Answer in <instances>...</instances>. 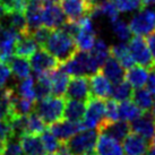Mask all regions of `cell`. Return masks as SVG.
Returning <instances> with one entry per match:
<instances>
[{
	"label": "cell",
	"instance_id": "obj_25",
	"mask_svg": "<svg viewBox=\"0 0 155 155\" xmlns=\"http://www.w3.org/2000/svg\"><path fill=\"white\" fill-rule=\"evenodd\" d=\"M148 76V69L142 66H131L125 71V79L133 86V88H142L145 86Z\"/></svg>",
	"mask_w": 155,
	"mask_h": 155
},
{
	"label": "cell",
	"instance_id": "obj_16",
	"mask_svg": "<svg viewBox=\"0 0 155 155\" xmlns=\"http://www.w3.org/2000/svg\"><path fill=\"white\" fill-rule=\"evenodd\" d=\"M122 148L127 155H145L150 148V142L136 133H129L122 140Z\"/></svg>",
	"mask_w": 155,
	"mask_h": 155
},
{
	"label": "cell",
	"instance_id": "obj_44",
	"mask_svg": "<svg viewBox=\"0 0 155 155\" xmlns=\"http://www.w3.org/2000/svg\"><path fill=\"white\" fill-rule=\"evenodd\" d=\"M146 90L155 97V67L148 70V76L146 81Z\"/></svg>",
	"mask_w": 155,
	"mask_h": 155
},
{
	"label": "cell",
	"instance_id": "obj_10",
	"mask_svg": "<svg viewBox=\"0 0 155 155\" xmlns=\"http://www.w3.org/2000/svg\"><path fill=\"white\" fill-rule=\"evenodd\" d=\"M78 25L79 28L77 35L75 36V42L77 44L78 50L90 51L96 40V32L93 21L90 16H86L78 21Z\"/></svg>",
	"mask_w": 155,
	"mask_h": 155
},
{
	"label": "cell",
	"instance_id": "obj_51",
	"mask_svg": "<svg viewBox=\"0 0 155 155\" xmlns=\"http://www.w3.org/2000/svg\"><path fill=\"white\" fill-rule=\"evenodd\" d=\"M4 14H5L4 9L0 7V22H1V18H2V16H4Z\"/></svg>",
	"mask_w": 155,
	"mask_h": 155
},
{
	"label": "cell",
	"instance_id": "obj_20",
	"mask_svg": "<svg viewBox=\"0 0 155 155\" xmlns=\"http://www.w3.org/2000/svg\"><path fill=\"white\" fill-rule=\"evenodd\" d=\"M100 70L112 84L125 79V68L112 56H109L107 58V60L104 61L103 65L101 66Z\"/></svg>",
	"mask_w": 155,
	"mask_h": 155
},
{
	"label": "cell",
	"instance_id": "obj_5",
	"mask_svg": "<svg viewBox=\"0 0 155 155\" xmlns=\"http://www.w3.org/2000/svg\"><path fill=\"white\" fill-rule=\"evenodd\" d=\"M128 42L129 43L127 45H128L130 54L133 57L134 62H136L137 65L142 67H145L148 70L154 68L155 62L152 58L146 40L140 35H135V36H131V39Z\"/></svg>",
	"mask_w": 155,
	"mask_h": 155
},
{
	"label": "cell",
	"instance_id": "obj_53",
	"mask_svg": "<svg viewBox=\"0 0 155 155\" xmlns=\"http://www.w3.org/2000/svg\"><path fill=\"white\" fill-rule=\"evenodd\" d=\"M45 155H56L54 153H49V154H45Z\"/></svg>",
	"mask_w": 155,
	"mask_h": 155
},
{
	"label": "cell",
	"instance_id": "obj_52",
	"mask_svg": "<svg viewBox=\"0 0 155 155\" xmlns=\"http://www.w3.org/2000/svg\"><path fill=\"white\" fill-rule=\"evenodd\" d=\"M44 2H59L60 0H43Z\"/></svg>",
	"mask_w": 155,
	"mask_h": 155
},
{
	"label": "cell",
	"instance_id": "obj_27",
	"mask_svg": "<svg viewBox=\"0 0 155 155\" xmlns=\"http://www.w3.org/2000/svg\"><path fill=\"white\" fill-rule=\"evenodd\" d=\"M110 56H112L116 60L119 61V64L125 69L130 68L135 64L133 60V57L129 52L128 45L125 42H120L118 44L111 45L110 47Z\"/></svg>",
	"mask_w": 155,
	"mask_h": 155
},
{
	"label": "cell",
	"instance_id": "obj_21",
	"mask_svg": "<svg viewBox=\"0 0 155 155\" xmlns=\"http://www.w3.org/2000/svg\"><path fill=\"white\" fill-rule=\"evenodd\" d=\"M39 48V44L35 42L30 33H21L15 44L14 54L28 59Z\"/></svg>",
	"mask_w": 155,
	"mask_h": 155
},
{
	"label": "cell",
	"instance_id": "obj_31",
	"mask_svg": "<svg viewBox=\"0 0 155 155\" xmlns=\"http://www.w3.org/2000/svg\"><path fill=\"white\" fill-rule=\"evenodd\" d=\"M133 93V86L126 79H122L120 82L114 83L112 85L111 99L116 100L117 102H122V101L131 99Z\"/></svg>",
	"mask_w": 155,
	"mask_h": 155
},
{
	"label": "cell",
	"instance_id": "obj_33",
	"mask_svg": "<svg viewBox=\"0 0 155 155\" xmlns=\"http://www.w3.org/2000/svg\"><path fill=\"white\" fill-rule=\"evenodd\" d=\"M153 95L146 90V88H137L134 91L133 93V102L138 108L140 109L143 112H148L151 110L152 103H153Z\"/></svg>",
	"mask_w": 155,
	"mask_h": 155
},
{
	"label": "cell",
	"instance_id": "obj_23",
	"mask_svg": "<svg viewBox=\"0 0 155 155\" xmlns=\"http://www.w3.org/2000/svg\"><path fill=\"white\" fill-rule=\"evenodd\" d=\"M130 124L128 121L125 120H118L113 122H109L107 125H104L102 128L99 129V134L103 133L107 134L112 138L117 139L118 142H122L124 138L130 133Z\"/></svg>",
	"mask_w": 155,
	"mask_h": 155
},
{
	"label": "cell",
	"instance_id": "obj_46",
	"mask_svg": "<svg viewBox=\"0 0 155 155\" xmlns=\"http://www.w3.org/2000/svg\"><path fill=\"white\" fill-rule=\"evenodd\" d=\"M54 153H56V155H73V153L70 152V150L67 146L66 142H60V145Z\"/></svg>",
	"mask_w": 155,
	"mask_h": 155
},
{
	"label": "cell",
	"instance_id": "obj_50",
	"mask_svg": "<svg viewBox=\"0 0 155 155\" xmlns=\"http://www.w3.org/2000/svg\"><path fill=\"white\" fill-rule=\"evenodd\" d=\"M150 145H151V146H153V147H155V134L153 135V137H152L151 143H150Z\"/></svg>",
	"mask_w": 155,
	"mask_h": 155
},
{
	"label": "cell",
	"instance_id": "obj_36",
	"mask_svg": "<svg viewBox=\"0 0 155 155\" xmlns=\"http://www.w3.org/2000/svg\"><path fill=\"white\" fill-rule=\"evenodd\" d=\"M119 13H131L144 8L143 0H111Z\"/></svg>",
	"mask_w": 155,
	"mask_h": 155
},
{
	"label": "cell",
	"instance_id": "obj_34",
	"mask_svg": "<svg viewBox=\"0 0 155 155\" xmlns=\"http://www.w3.org/2000/svg\"><path fill=\"white\" fill-rule=\"evenodd\" d=\"M15 92L18 95H21L23 97L35 101V87H34V78L32 76L19 79V82L16 84V86L14 87Z\"/></svg>",
	"mask_w": 155,
	"mask_h": 155
},
{
	"label": "cell",
	"instance_id": "obj_3",
	"mask_svg": "<svg viewBox=\"0 0 155 155\" xmlns=\"http://www.w3.org/2000/svg\"><path fill=\"white\" fill-rule=\"evenodd\" d=\"M62 70L71 76H91L99 71L100 67L90 52L78 50L68 61L62 64Z\"/></svg>",
	"mask_w": 155,
	"mask_h": 155
},
{
	"label": "cell",
	"instance_id": "obj_42",
	"mask_svg": "<svg viewBox=\"0 0 155 155\" xmlns=\"http://www.w3.org/2000/svg\"><path fill=\"white\" fill-rule=\"evenodd\" d=\"M0 155H24L22 147H21V144H19V140L12 138L6 144L4 151Z\"/></svg>",
	"mask_w": 155,
	"mask_h": 155
},
{
	"label": "cell",
	"instance_id": "obj_13",
	"mask_svg": "<svg viewBox=\"0 0 155 155\" xmlns=\"http://www.w3.org/2000/svg\"><path fill=\"white\" fill-rule=\"evenodd\" d=\"M67 21L65 14L57 2H44L42 8V26L57 30Z\"/></svg>",
	"mask_w": 155,
	"mask_h": 155
},
{
	"label": "cell",
	"instance_id": "obj_29",
	"mask_svg": "<svg viewBox=\"0 0 155 155\" xmlns=\"http://www.w3.org/2000/svg\"><path fill=\"white\" fill-rule=\"evenodd\" d=\"M51 73V71H50ZM50 73L35 75L36 82H34L35 87V101L42 100L51 95V82H50Z\"/></svg>",
	"mask_w": 155,
	"mask_h": 155
},
{
	"label": "cell",
	"instance_id": "obj_26",
	"mask_svg": "<svg viewBox=\"0 0 155 155\" xmlns=\"http://www.w3.org/2000/svg\"><path fill=\"white\" fill-rule=\"evenodd\" d=\"M7 64L10 67L13 76L16 79H18V81L31 75L32 68H31V65H30V60L27 58H23V57H18L14 54L9 59V61Z\"/></svg>",
	"mask_w": 155,
	"mask_h": 155
},
{
	"label": "cell",
	"instance_id": "obj_39",
	"mask_svg": "<svg viewBox=\"0 0 155 155\" xmlns=\"http://www.w3.org/2000/svg\"><path fill=\"white\" fill-rule=\"evenodd\" d=\"M13 138L12 128L9 125V121L7 119L0 120V154L4 151L6 144Z\"/></svg>",
	"mask_w": 155,
	"mask_h": 155
},
{
	"label": "cell",
	"instance_id": "obj_32",
	"mask_svg": "<svg viewBox=\"0 0 155 155\" xmlns=\"http://www.w3.org/2000/svg\"><path fill=\"white\" fill-rule=\"evenodd\" d=\"M45 129L47 124L35 111H32L26 116V134L41 135Z\"/></svg>",
	"mask_w": 155,
	"mask_h": 155
},
{
	"label": "cell",
	"instance_id": "obj_24",
	"mask_svg": "<svg viewBox=\"0 0 155 155\" xmlns=\"http://www.w3.org/2000/svg\"><path fill=\"white\" fill-rule=\"evenodd\" d=\"M85 110H86V102L67 99L64 109V119L75 122L82 121L85 114Z\"/></svg>",
	"mask_w": 155,
	"mask_h": 155
},
{
	"label": "cell",
	"instance_id": "obj_18",
	"mask_svg": "<svg viewBox=\"0 0 155 155\" xmlns=\"http://www.w3.org/2000/svg\"><path fill=\"white\" fill-rule=\"evenodd\" d=\"M95 155H124L120 142L107 134L100 133L95 145Z\"/></svg>",
	"mask_w": 155,
	"mask_h": 155
},
{
	"label": "cell",
	"instance_id": "obj_19",
	"mask_svg": "<svg viewBox=\"0 0 155 155\" xmlns=\"http://www.w3.org/2000/svg\"><path fill=\"white\" fill-rule=\"evenodd\" d=\"M24 155H45V148L39 135L26 134L18 139Z\"/></svg>",
	"mask_w": 155,
	"mask_h": 155
},
{
	"label": "cell",
	"instance_id": "obj_28",
	"mask_svg": "<svg viewBox=\"0 0 155 155\" xmlns=\"http://www.w3.org/2000/svg\"><path fill=\"white\" fill-rule=\"evenodd\" d=\"M118 112H119V119L128 121V122L137 119L138 117H140L144 113L130 100H126V101L118 103Z\"/></svg>",
	"mask_w": 155,
	"mask_h": 155
},
{
	"label": "cell",
	"instance_id": "obj_8",
	"mask_svg": "<svg viewBox=\"0 0 155 155\" xmlns=\"http://www.w3.org/2000/svg\"><path fill=\"white\" fill-rule=\"evenodd\" d=\"M60 7L67 21L78 22L83 17L90 16L95 6L91 0H60Z\"/></svg>",
	"mask_w": 155,
	"mask_h": 155
},
{
	"label": "cell",
	"instance_id": "obj_1",
	"mask_svg": "<svg viewBox=\"0 0 155 155\" xmlns=\"http://www.w3.org/2000/svg\"><path fill=\"white\" fill-rule=\"evenodd\" d=\"M42 48L51 53L60 65L68 61L78 51L75 39L60 28L52 30L50 32V35Z\"/></svg>",
	"mask_w": 155,
	"mask_h": 155
},
{
	"label": "cell",
	"instance_id": "obj_6",
	"mask_svg": "<svg viewBox=\"0 0 155 155\" xmlns=\"http://www.w3.org/2000/svg\"><path fill=\"white\" fill-rule=\"evenodd\" d=\"M131 33L135 35L146 36L155 31V10L151 8H142L134 15L129 22Z\"/></svg>",
	"mask_w": 155,
	"mask_h": 155
},
{
	"label": "cell",
	"instance_id": "obj_11",
	"mask_svg": "<svg viewBox=\"0 0 155 155\" xmlns=\"http://www.w3.org/2000/svg\"><path fill=\"white\" fill-rule=\"evenodd\" d=\"M65 95L67 99L87 102L92 97L87 76H74L69 79Z\"/></svg>",
	"mask_w": 155,
	"mask_h": 155
},
{
	"label": "cell",
	"instance_id": "obj_22",
	"mask_svg": "<svg viewBox=\"0 0 155 155\" xmlns=\"http://www.w3.org/2000/svg\"><path fill=\"white\" fill-rule=\"evenodd\" d=\"M50 82H51V94L54 96H65L66 90L68 86L69 75L62 68L58 67L50 73Z\"/></svg>",
	"mask_w": 155,
	"mask_h": 155
},
{
	"label": "cell",
	"instance_id": "obj_40",
	"mask_svg": "<svg viewBox=\"0 0 155 155\" xmlns=\"http://www.w3.org/2000/svg\"><path fill=\"white\" fill-rule=\"evenodd\" d=\"M0 7L5 13L9 12H21L24 13L25 0H0Z\"/></svg>",
	"mask_w": 155,
	"mask_h": 155
},
{
	"label": "cell",
	"instance_id": "obj_49",
	"mask_svg": "<svg viewBox=\"0 0 155 155\" xmlns=\"http://www.w3.org/2000/svg\"><path fill=\"white\" fill-rule=\"evenodd\" d=\"M91 1H92V4L94 5V6H97V5H101L102 2L107 1V0H91Z\"/></svg>",
	"mask_w": 155,
	"mask_h": 155
},
{
	"label": "cell",
	"instance_id": "obj_54",
	"mask_svg": "<svg viewBox=\"0 0 155 155\" xmlns=\"http://www.w3.org/2000/svg\"><path fill=\"white\" fill-rule=\"evenodd\" d=\"M93 155H95V154H93Z\"/></svg>",
	"mask_w": 155,
	"mask_h": 155
},
{
	"label": "cell",
	"instance_id": "obj_15",
	"mask_svg": "<svg viewBox=\"0 0 155 155\" xmlns=\"http://www.w3.org/2000/svg\"><path fill=\"white\" fill-rule=\"evenodd\" d=\"M88 82H90V90L92 96L102 100L110 99L112 91V83L104 76L101 70L91 75Z\"/></svg>",
	"mask_w": 155,
	"mask_h": 155
},
{
	"label": "cell",
	"instance_id": "obj_45",
	"mask_svg": "<svg viewBox=\"0 0 155 155\" xmlns=\"http://www.w3.org/2000/svg\"><path fill=\"white\" fill-rule=\"evenodd\" d=\"M147 45L150 49V52L152 54V58L155 62V31H153L151 34L147 35Z\"/></svg>",
	"mask_w": 155,
	"mask_h": 155
},
{
	"label": "cell",
	"instance_id": "obj_43",
	"mask_svg": "<svg viewBox=\"0 0 155 155\" xmlns=\"http://www.w3.org/2000/svg\"><path fill=\"white\" fill-rule=\"evenodd\" d=\"M13 76L10 67L7 62L0 60V88L6 87V84L8 83L10 77Z\"/></svg>",
	"mask_w": 155,
	"mask_h": 155
},
{
	"label": "cell",
	"instance_id": "obj_7",
	"mask_svg": "<svg viewBox=\"0 0 155 155\" xmlns=\"http://www.w3.org/2000/svg\"><path fill=\"white\" fill-rule=\"evenodd\" d=\"M105 120V100L92 96L86 102V110L83 118L85 128L97 129Z\"/></svg>",
	"mask_w": 155,
	"mask_h": 155
},
{
	"label": "cell",
	"instance_id": "obj_17",
	"mask_svg": "<svg viewBox=\"0 0 155 155\" xmlns=\"http://www.w3.org/2000/svg\"><path fill=\"white\" fill-rule=\"evenodd\" d=\"M130 130L146 138L147 140H151L155 134V119L150 111L144 112L137 119L130 121Z\"/></svg>",
	"mask_w": 155,
	"mask_h": 155
},
{
	"label": "cell",
	"instance_id": "obj_9",
	"mask_svg": "<svg viewBox=\"0 0 155 155\" xmlns=\"http://www.w3.org/2000/svg\"><path fill=\"white\" fill-rule=\"evenodd\" d=\"M28 59H30L31 68L35 73V75L50 73L58 67H60V64L56 58L41 47Z\"/></svg>",
	"mask_w": 155,
	"mask_h": 155
},
{
	"label": "cell",
	"instance_id": "obj_12",
	"mask_svg": "<svg viewBox=\"0 0 155 155\" xmlns=\"http://www.w3.org/2000/svg\"><path fill=\"white\" fill-rule=\"evenodd\" d=\"M21 33L12 27L0 25V60L8 62L14 56L15 44Z\"/></svg>",
	"mask_w": 155,
	"mask_h": 155
},
{
	"label": "cell",
	"instance_id": "obj_48",
	"mask_svg": "<svg viewBox=\"0 0 155 155\" xmlns=\"http://www.w3.org/2000/svg\"><path fill=\"white\" fill-rule=\"evenodd\" d=\"M151 113L152 116H153V118L155 119V100H153V103H152V107H151Z\"/></svg>",
	"mask_w": 155,
	"mask_h": 155
},
{
	"label": "cell",
	"instance_id": "obj_2",
	"mask_svg": "<svg viewBox=\"0 0 155 155\" xmlns=\"http://www.w3.org/2000/svg\"><path fill=\"white\" fill-rule=\"evenodd\" d=\"M65 102L62 96L49 95L42 100L35 101L34 111L43 119L47 125H51L64 118Z\"/></svg>",
	"mask_w": 155,
	"mask_h": 155
},
{
	"label": "cell",
	"instance_id": "obj_41",
	"mask_svg": "<svg viewBox=\"0 0 155 155\" xmlns=\"http://www.w3.org/2000/svg\"><path fill=\"white\" fill-rule=\"evenodd\" d=\"M51 31L52 30H49L45 26H40L39 28L34 30L32 33H30V34L32 35V38L35 40V42L39 44V47L42 48L44 45V43H45V41L48 40V38H49Z\"/></svg>",
	"mask_w": 155,
	"mask_h": 155
},
{
	"label": "cell",
	"instance_id": "obj_35",
	"mask_svg": "<svg viewBox=\"0 0 155 155\" xmlns=\"http://www.w3.org/2000/svg\"><path fill=\"white\" fill-rule=\"evenodd\" d=\"M112 26V32L116 35L118 39L120 40V42H128L131 39V31H130L129 25L125 23L124 21H121L120 18H118L116 21H113L111 23Z\"/></svg>",
	"mask_w": 155,
	"mask_h": 155
},
{
	"label": "cell",
	"instance_id": "obj_4",
	"mask_svg": "<svg viewBox=\"0 0 155 155\" xmlns=\"http://www.w3.org/2000/svg\"><path fill=\"white\" fill-rule=\"evenodd\" d=\"M99 131L95 128H84L66 142L73 155H93L95 153Z\"/></svg>",
	"mask_w": 155,
	"mask_h": 155
},
{
	"label": "cell",
	"instance_id": "obj_47",
	"mask_svg": "<svg viewBox=\"0 0 155 155\" xmlns=\"http://www.w3.org/2000/svg\"><path fill=\"white\" fill-rule=\"evenodd\" d=\"M143 6H144V7L155 6V0H143Z\"/></svg>",
	"mask_w": 155,
	"mask_h": 155
},
{
	"label": "cell",
	"instance_id": "obj_14",
	"mask_svg": "<svg viewBox=\"0 0 155 155\" xmlns=\"http://www.w3.org/2000/svg\"><path fill=\"white\" fill-rule=\"evenodd\" d=\"M84 128L85 127H84L82 121L75 122V121H69L62 118L60 120L49 125L48 129L59 139V142H67L71 136L83 130Z\"/></svg>",
	"mask_w": 155,
	"mask_h": 155
},
{
	"label": "cell",
	"instance_id": "obj_38",
	"mask_svg": "<svg viewBox=\"0 0 155 155\" xmlns=\"http://www.w3.org/2000/svg\"><path fill=\"white\" fill-rule=\"evenodd\" d=\"M41 135H42V136H41V140L43 143L45 152H48V153H54V152L57 151V148L59 147V145H60L59 139H58L50 130L48 129V128L44 130Z\"/></svg>",
	"mask_w": 155,
	"mask_h": 155
},
{
	"label": "cell",
	"instance_id": "obj_30",
	"mask_svg": "<svg viewBox=\"0 0 155 155\" xmlns=\"http://www.w3.org/2000/svg\"><path fill=\"white\" fill-rule=\"evenodd\" d=\"M90 54L92 56V58L95 60V62L99 65L100 69H101V66L103 65V62L107 60V58L110 56V47L105 43V41L102 39H97L95 40L93 47L91 49Z\"/></svg>",
	"mask_w": 155,
	"mask_h": 155
},
{
	"label": "cell",
	"instance_id": "obj_37",
	"mask_svg": "<svg viewBox=\"0 0 155 155\" xmlns=\"http://www.w3.org/2000/svg\"><path fill=\"white\" fill-rule=\"evenodd\" d=\"M105 120L102 125L97 128V131H99L100 128H102L104 125H107L109 122H113V121H117L119 119V112H118V103L116 100L113 99H107L105 100Z\"/></svg>",
	"mask_w": 155,
	"mask_h": 155
}]
</instances>
